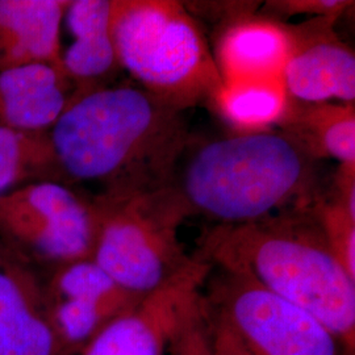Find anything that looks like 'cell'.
<instances>
[{
    "instance_id": "6da1fadb",
    "label": "cell",
    "mask_w": 355,
    "mask_h": 355,
    "mask_svg": "<svg viewBox=\"0 0 355 355\" xmlns=\"http://www.w3.org/2000/svg\"><path fill=\"white\" fill-rule=\"evenodd\" d=\"M46 133L53 168L101 195L164 187L190 142L180 110L132 85L78 94Z\"/></svg>"
},
{
    "instance_id": "7a4b0ae2",
    "label": "cell",
    "mask_w": 355,
    "mask_h": 355,
    "mask_svg": "<svg viewBox=\"0 0 355 355\" xmlns=\"http://www.w3.org/2000/svg\"><path fill=\"white\" fill-rule=\"evenodd\" d=\"M196 257L303 308L355 354V279L309 205L249 224L217 225L202 237Z\"/></svg>"
},
{
    "instance_id": "3957f363",
    "label": "cell",
    "mask_w": 355,
    "mask_h": 355,
    "mask_svg": "<svg viewBox=\"0 0 355 355\" xmlns=\"http://www.w3.org/2000/svg\"><path fill=\"white\" fill-rule=\"evenodd\" d=\"M166 187L186 217L224 227L308 207L320 193L316 159L272 130L189 142Z\"/></svg>"
},
{
    "instance_id": "277c9868",
    "label": "cell",
    "mask_w": 355,
    "mask_h": 355,
    "mask_svg": "<svg viewBox=\"0 0 355 355\" xmlns=\"http://www.w3.org/2000/svg\"><path fill=\"white\" fill-rule=\"evenodd\" d=\"M119 66L177 110L214 101L224 79L196 21L177 1H114Z\"/></svg>"
},
{
    "instance_id": "5b68a950",
    "label": "cell",
    "mask_w": 355,
    "mask_h": 355,
    "mask_svg": "<svg viewBox=\"0 0 355 355\" xmlns=\"http://www.w3.org/2000/svg\"><path fill=\"white\" fill-rule=\"evenodd\" d=\"M94 202L99 227L92 261L128 292L148 296L195 262L178 239L186 216L166 186Z\"/></svg>"
},
{
    "instance_id": "8992f818",
    "label": "cell",
    "mask_w": 355,
    "mask_h": 355,
    "mask_svg": "<svg viewBox=\"0 0 355 355\" xmlns=\"http://www.w3.org/2000/svg\"><path fill=\"white\" fill-rule=\"evenodd\" d=\"M98 227L95 202L62 182L42 179L0 196V245L28 265L92 259Z\"/></svg>"
},
{
    "instance_id": "52a82bcc",
    "label": "cell",
    "mask_w": 355,
    "mask_h": 355,
    "mask_svg": "<svg viewBox=\"0 0 355 355\" xmlns=\"http://www.w3.org/2000/svg\"><path fill=\"white\" fill-rule=\"evenodd\" d=\"M215 268V267H212ZM205 282L208 313L250 355H354L318 318L250 279L221 268Z\"/></svg>"
},
{
    "instance_id": "ba28073f",
    "label": "cell",
    "mask_w": 355,
    "mask_h": 355,
    "mask_svg": "<svg viewBox=\"0 0 355 355\" xmlns=\"http://www.w3.org/2000/svg\"><path fill=\"white\" fill-rule=\"evenodd\" d=\"M44 290L62 355H79L111 321L145 297L120 287L92 259L54 268Z\"/></svg>"
},
{
    "instance_id": "9c48e42d",
    "label": "cell",
    "mask_w": 355,
    "mask_h": 355,
    "mask_svg": "<svg viewBox=\"0 0 355 355\" xmlns=\"http://www.w3.org/2000/svg\"><path fill=\"white\" fill-rule=\"evenodd\" d=\"M212 266L195 257L190 268L114 318L79 355H165L180 318L203 295Z\"/></svg>"
},
{
    "instance_id": "30bf717a",
    "label": "cell",
    "mask_w": 355,
    "mask_h": 355,
    "mask_svg": "<svg viewBox=\"0 0 355 355\" xmlns=\"http://www.w3.org/2000/svg\"><path fill=\"white\" fill-rule=\"evenodd\" d=\"M0 355H62L42 282L0 245Z\"/></svg>"
},
{
    "instance_id": "8fae6325",
    "label": "cell",
    "mask_w": 355,
    "mask_h": 355,
    "mask_svg": "<svg viewBox=\"0 0 355 355\" xmlns=\"http://www.w3.org/2000/svg\"><path fill=\"white\" fill-rule=\"evenodd\" d=\"M290 53L282 85L292 102L354 104V53L330 35L328 28L296 38L288 33Z\"/></svg>"
},
{
    "instance_id": "7c38bea8",
    "label": "cell",
    "mask_w": 355,
    "mask_h": 355,
    "mask_svg": "<svg viewBox=\"0 0 355 355\" xmlns=\"http://www.w3.org/2000/svg\"><path fill=\"white\" fill-rule=\"evenodd\" d=\"M114 1L74 0L64 8L61 33L69 37L60 45L61 70L80 92L98 87V80L119 66L112 36ZM79 92V94H80Z\"/></svg>"
},
{
    "instance_id": "4fadbf2b",
    "label": "cell",
    "mask_w": 355,
    "mask_h": 355,
    "mask_svg": "<svg viewBox=\"0 0 355 355\" xmlns=\"http://www.w3.org/2000/svg\"><path fill=\"white\" fill-rule=\"evenodd\" d=\"M66 4L61 0H0V71L33 64L61 70L60 36Z\"/></svg>"
},
{
    "instance_id": "5bb4252c",
    "label": "cell",
    "mask_w": 355,
    "mask_h": 355,
    "mask_svg": "<svg viewBox=\"0 0 355 355\" xmlns=\"http://www.w3.org/2000/svg\"><path fill=\"white\" fill-rule=\"evenodd\" d=\"M69 79L55 66L26 64L0 71V125L49 130L69 104Z\"/></svg>"
},
{
    "instance_id": "9a60e30c",
    "label": "cell",
    "mask_w": 355,
    "mask_h": 355,
    "mask_svg": "<svg viewBox=\"0 0 355 355\" xmlns=\"http://www.w3.org/2000/svg\"><path fill=\"white\" fill-rule=\"evenodd\" d=\"M290 53L288 33L280 26L248 20L230 26L220 40L216 62L225 82L280 79Z\"/></svg>"
},
{
    "instance_id": "2e32d148",
    "label": "cell",
    "mask_w": 355,
    "mask_h": 355,
    "mask_svg": "<svg viewBox=\"0 0 355 355\" xmlns=\"http://www.w3.org/2000/svg\"><path fill=\"white\" fill-rule=\"evenodd\" d=\"M308 155L355 166L354 104H288L279 124Z\"/></svg>"
},
{
    "instance_id": "e0dca14e",
    "label": "cell",
    "mask_w": 355,
    "mask_h": 355,
    "mask_svg": "<svg viewBox=\"0 0 355 355\" xmlns=\"http://www.w3.org/2000/svg\"><path fill=\"white\" fill-rule=\"evenodd\" d=\"M212 102L227 123L250 133L280 124L290 98L280 79H250L225 82Z\"/></svg>"
},
{
    "instance_id": "ac0fdd59",
    "label": "cell",
    "mask_w": 355,
    "mask_h": 355,
    "mask_svg": "<svg viewBox=\"0 0 355 355\" xmlns=\"http://www.w3.org/2000/svg\"><path fill=\"white\" fill-rule=\"evenodd\" d=\"M49 170L53 159L46 132L31 133L0 125V196Z\"/></svg>"
},
{
    "instance_id": "d6986e66",
    "label": "cell",
    "mask_w": 355,
    "mask_h": 355,
    "mask_svg": "<svg viewBox=\"0 0 355 355\" xmlns=\"http://www.w3.org/2000/svg\"><path fill=\"white\" fill-rule=\"evenodd\" d=\"M309 208L333 253L355 279V214L347 209L333 191L329 196L318 193Z\"/></svg>"
},
{
    "instance_id": "ffe728a7",
    "label": "cell",
    "mask_w": 355,
    "mask_h": 355,
    "mask_svg": "<svg viewBox=\"0 0 355 355\" xmlns=\"http://www.w3.org/2000/svg\"><path fill=\"white\" fill-rule=\"evenodd\" d=\"M165 355H215L203 295L178 322Z\"/></svg>"
},
{
    "instance_id": "44dd1931",
    "label": "cell",
    "mask_w": 355,
    "mask_h": 355,
    "mask_svg": "<svg viewBox=\"0 0 355 355\" xmlns=\"http://www.w3.org/2000/svg\"><path fill=\"white\" fill-rule=\"evenodd\" d=\"M204 297V296H203ZM207 308V306H205ZM208 313V311H207ZM215 355H250L237 337L217 318L208 313Z\"/></svg>"
}]
</instances>
